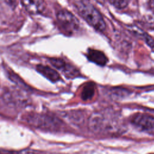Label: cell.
Returning a JSON list of instances; mask_svg holds the SVG:
<instances>
[{"label": "cell", "instance_id": "6", "mask_svg": "<svg viewBox=\"0 0 154 154\" xmlns=\"http://www.w3.org/2000/svg\"><path fill=\"white\" fill-rule=\"evenodd\" d=\"M87 57L89 61L100 66H105L108 61L103 52L96 49H89L87 51Z\"/></svg>", "mask_w": 154, "mask_h": 154}, {"label": "cell", "instance_id": "12", "mask_svg": "<svg viewBox=\"0 0 154 154\" xmlns=\"http://www.w3.org/2000/svg\"><path fill=\"white\" fill-rule=\"evenodd\" d=\"M6 2L10 5H15V3H16V0H5Z\"/></svg>", "mask_w": 154, "mask_h": 154}, {"label": "cell", "instance_id": "9", "mask_svg": "<svg viewBox=\"0 0 154 154\" xmlns=\"http://www.w3.org/2000/svg\"><path fill=\"white\" fill-rule=\"evenodd\" d=\"M110 3L116 8L123 9L127 7L130 0H109Z\"/></svg>", "mask_w": 154, "mask_h": 154}, {"label": "cell", "instance_id": "8", "mask_svg": "<svg viewBox=\"0 0 154 154\" xmlns=\"http://www.w3.org/2000/svg\"><path fill=\"white\" fill-rule=\"evenodd\" d=\"M95 92V87H94V84L92 82H88L87 83L81 92V99L83 100H88L89 99H91Z\"/></svg>", "mask_w": 154, "mask_h": 154}, {"label": "cell", "instance_id": "2", "mask_svg": "<svg viewBox=\"0 0 154 154\" xmlns=\"http://www.w3.org/2000/svg\"><path fill=\"white\" fill-rule=\"evenodd\" d=\"M26 120L34 127L49 131L58 130L63 125L61 121L55 117L37 113L29 114Z\"/></svg>", "mask_w": 154, "mask_h": 154}, {"label": "cell", "instance_id": "10", "mask_svg": "<svg viewBox=\"0 0 154 154\" xmlns=\"http://www.w3.org/2000/svg\"><path fill=\"white\" fill-rule=\"evenodd\" d=\"M127 91L125 90H121V89H116L112 90V95L113 97H116L117 98L123 97V96L126 95Z\"/></svg>", "mask_w": 154, "mask_h": 154}, {"label": "cell", "instance_id": "11", "mask_svg": "<svg viewBox=\"0 0 154 154\" xmlns=\"http://www.w3.org/2000/svg\"><path fill=\"white\" fill-rule=\"evenodd\" d=\"M148 5L150 8L154 11V0H148Z\"/></svg>", "mask_w": 154, "mask_h": 154}, {"label": "cell", "instance_id": "5", "mask_svg": "<svg viewBox=\"0 0 154 154\" xmlns=\"http://www.w3.org/2000/svg\"><path fill=\"white\" fill-rule=\"evenodd\" d=\"M21 2L25 9L32 14L41 13L46 8L44 0H21Z\"/></svg>", "mask_w": 154, "mask_h": 154}, {"label": "cell", "instance_id": "4", "mask_svg": "<svg viewBox=\"0 0 154 154\" xmlns=\"http://www.w3.org/2000/svg\"><path fill=\"white\" fill-rule=\"evenodd\" d=\"M131 123L140 131L154 135V117L146 113H136L131 118Z\"/></svg>", "mask_w": 154, "mask_h": 154}, {"label": "cell", "instance_id": "14", "mask_svg": "<svg viewBox=\"0 0 154 154\" xmlns=\"http://www.w3.org/2000/svg\"><path fill=\"white\" fill-rule=\"evenodd\" d=\"M0 154H7V153H0Z\"/></svg>", "mask_w": 154, "mask_h": 154}, {"label": "cell", "instance_id": "13", "mask_svg": "<svg viewBox=\"0 0 154 154\" xmlns=\"http://www.w3.org/2000/svg\"><path fill=\"white\" fill-rule=\"evenodd\" d=\"M97 3L101 4V5H103L105 2V0H95Z\"/></svg>", "mask_w": 154, "mask_h": 154}, {"label": "cell", "instance_id": "15", "mask_svg": "<svg viewBox=\"0 0 154 154\" xmlns=\"http://www.w3.org/2000/svg\"><path fill=\"white\" fill-rule=\"evenodd\" d=\"M152 154H154V153H152Z\"/></svg>", "mask_w": 154, "mask_h": 154}, {"label": "cell", "instance_id": "1", "mask_svg": "<svg viewBox=\"0 0 154 154\" xmlns=\"http://www.w3.org/2000/svg\"><path fill=\"white\" fill-rule=\"evenodd\" d=\"M76 7L81 16L94 29L100 32L105 30L106 23L102 14L88 0H81Z\"/></svg>", "mask_w": 154, "mask_h": 154}, {"label": "cell", "instance_id": "3", "mask_svg": "<svg viewBox=\"0 0 154 154\" xmlns=\"http://www.w3.org/2000/svg\"><path fill=\"white\" fill-rule=\"evenodd\" d=\"M57 19L60 28L66 34L72 35L79 29V20L67 10H60L57 14Z\"/></svg>", "mask_w": 154, "mask_h": 154}, {"label": "cell", "instance_id": "7", "mask_svg": "<svg viewBox=\"0 0 154 154\" xmlns=\"http://www.w3.org/2000/svg\"><path fill=\"white\" fill-rule=\"evenodd\" d=\"M36 69L40 74H42L43 76H45L51 82H55L60 79L59 73L55 70L49 66L39 64L37 66Z\"/></svg>", "mask_w": 154, "mask_h": 154}]
</instances>
